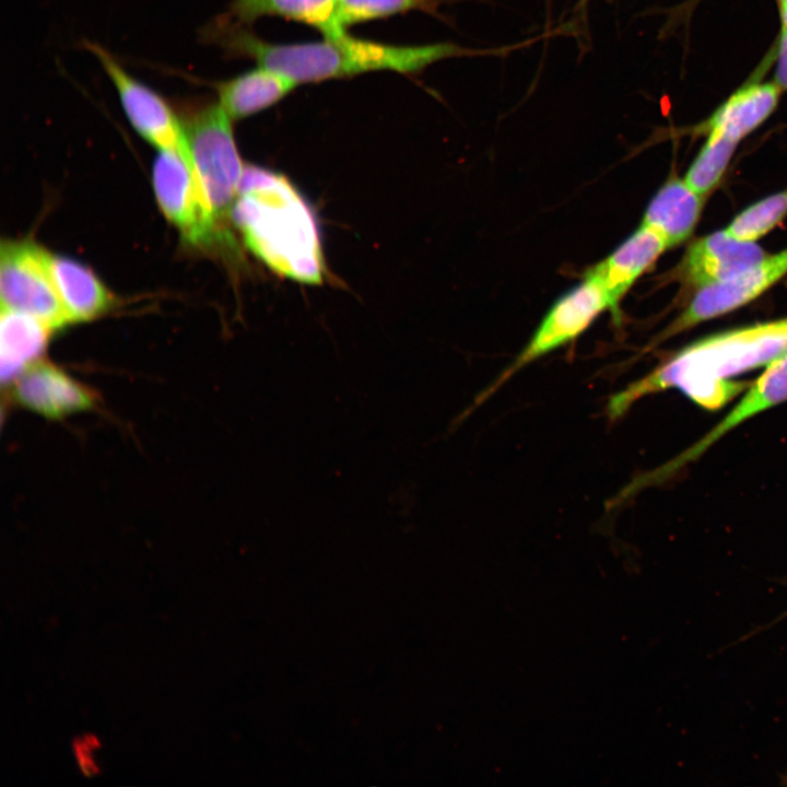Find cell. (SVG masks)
Listing matches in <instances>:
<instances>
[{
  "label": "cell",
  "mask_w": 787,
  "mask_h": 787,
  "mask_svg": "<svg viewBox=\"0 0 787 787\" xmlns=\"http://www.w3.org/2000/svg\"><path fill=\"white\" fill-rule=\"evenodd\" d=\"M231 219L271 271L304 284L322 283L326 265L315 213L286 176L245 165Z\"/></svg>",
  "instance_id": "cell-3"
},
{
  "label": "cell",
  "mask_w": 787,
  "mask_h": 787,
  "mask_svg": "<svg viewBox=\"0 0 787 787\" xmlns=\"http://www.w3.org/2000/svg\"><path fill=\"white\" fill-rule=\"evenodd\" d=\"M703 196L690 188L684 179H669L653 197L642 224L655 231L668 248L686 240L693 233L702 211Z\"/></svg>",
  "instance_id": "cell-16"
},
{
  "label": "cell",
  "mask_w": 787,
  "mask_h": 787,
  "mask_svg": "<svg viewBox=\"0 0 787 787\" xmlns=\"http://www.w3.org/2000/svg\"><path fill=\"white\" fill-rule=\"evenodd\" d=\"M667 248L655 231L641 224L608 257L586 272L603 290L614 318H619L621 298Z\"/></svg>",
  "instance_id": "cell-13"
},
{
  "label": "cell",
  "mask_w": 787,
  "mask_h": 787,
  "mask_svg": "<svg viewBox=\"0 0 787 787\" xmlns=\"http://www.w3.org/2000/svg\"><path fill=\"white\" fill-rule=\"evenodd\" d=\"M209 85L233 120L250 117L275 105L297 86L282 74L259 66Z\"/></svg>",
  "instance_id": "cell-15"
},
{
  "label": "cell",
  "mask_w": 787,
  "mask_h": 787,
  "mask_svg": "<svg viewBox=\"0 0 787 787\" xmlns=\"http://www.w3.org/2000/svg\"><path fill=\"white\" fill-rule=\"evenodd\" d=\"M200 35L228 58L250 59L296 85L379 71L413 75L439 60L467 54L453 43L397 45L355 37L348 31L322 40L273 43L226 14L210 21Z\"/></svg>",
  "instance_id": "cell-1"
},
{
  "label": "cell",
  "mask_w": 787,
  "mask_h": 787,
  "mask_svg": "<svg viewBox=\"0 0 787 787\" xmlns=\"http://www.w3.org/2000/svg\"><path fill=\"white\" fill-rule=\"evenodd\" d=\"M776 69L774 82L787 91V28L782 27L776 46Z\"/></svg>",
  "instance_id": "cell-23"
},
{
  "label": "cell",
  "mask_w": 787,
  "mask_h": 787,
  "mask_svg": "<svg viewBox=\"0 0 787 787\" xmlns=\"http://www.w3.org/2000/svg\"><path fill=\"white\" fill-rule=\"evenodd\" d=\"M787 274V248L726 280L700 287L685 309L658 337L666 340L759 297Z\"/></svg>",
  "instance_id": "cell-10"
},
{
  "label": "cell",
  "mask_w": 787,
  "mask_h": 787,
  "mask_svg": "<svg viewBox=\"0 0 787 787\" xmlns=\"http://www.w3.org/2000/svg\"><path fill=\"white\" fill-rule=\"evenodd\" d=\"M785 401H787V353L765 366L761 376L748 387L736 406L709 432L672 460L632 481L616 500L622 501L638 490L672 478L738 425Z\"/></svg>",
  "instance_id": "cell-8"
},
{
  "label": "cell",
  "mask_w": 787,
  "mask_h": 787,
  "mask_svg": "<svg viewBox=\"0 0 787 787\" xmlns=\"http://www.w3.org/2000/svg\"><path fill=\"white\" fill-rule=\"evenodd\" d=\"M765 256L755 242L739 240L723 230L692 243L679 273L685 282L700 289L731 278Z\"/></svg>",
  "instance_id": "cell-12"
},
{
  "label": "cell",
  "mask_w": 787,
  "mask_h": 787,
  "mask_svg": "<svg viewBox=\"0 0 787 787\" xmlns=\"http://www.w3.org/2000/svg\"><path fill=\"white\" fill-rule=\"evenodd\" d=\"M50 254L28 240L1 244V308L33 316L52 331L70 324L52 281Z\"/></svg>",
  "instance_id": "cell-6"
},
{
  "label": "cell",
  "mask_w": 787,
  "mask_h": 787,
  "mask_svg": "<svg viewBox=\"0 0 787 787\" xmlns=\"http://www.w3.org/2000/svg\"><path fill=\"white\" fill-rule=\"evenodd\" d=\"M782 27L787 28V0H777Z\"/></svg>",
  "instance_id": "cell-25"
},
{
  "label": "cell",
  "mask_w": 787,
  "mask_h": 787,
  "mask_svg": "<svg viewBox=\"0 0 787 787\" xmlns=\"http://www.w3.org/2000/svg\"><path fill=\"white\" fill-rule=\"evenodd\" d=\"M607 309L609 302L603 290L594 279L585 274L578 285L567 291L552 305L525 348L481 393L479 402L490 397L527 364L574 341Z\"/></svg>",
  "instance_id": "cell-7"
},
{
  "label": "cell",
  "mask_w": 787,
  "mask_h": 787,
  "mask_svg": "<svg viewBox=\"0 0 787 787\" xmlns=\"http://www.w3.org/2000/svg\"><path fill=\"white\" fill-rule=\"evenodd\" d=\"M51 329L27 314L1 308V381L11 385L31 365L39 361Z\"/></svg>",
  "instance_id": "cell-17"
},
{
  "label": "cell",
  "mask_w": 787,
  "mask_h": 787,
  "mask_svg": "<svg viewBox=\"0 0 787 787\" xmlns=\"http://www.w3.org/2000/svg\"><path fill=\"white\" fill-rule=\"evenodd\" d=\"M438 0H338L337 23L341 30L411 11L439 17Z\"/></svg>",
  "instance_id": "cell-21"
},
{
  "label": "cell",
  "mask_w": 787,
  "mask_h": 787,
  "mask_svg": "<svg viewBox=\"0 0 787 787\" xmlns=\"http://www.w3.org/2000/svg\"><path fill=\"white\" fill-rule=\"evenodd\" d=\"M95 742L92 741L90 738H86L84 740H80L75 743V753L77 757L80 764V767L82 772L85 775H92L95 773V765L93 763V759L91 755V752L93 748L95 747Z\"/></svg>",
  "instance_id": "cell-24"
},
{
  "label": "cell",
  "mask_w": 787,
  "mask_h": 787,
  "mask_svg": "<svg viewBox=\"0 0 787 787\" xmlns=\"http://www.w3.org/2000/svg\"><path fill=\"white\" fill-rule=\"evenodd\" d=\"M785 353L787 317L707 336L613 395L608 415L615 420L643 397L668 389H678L702 408L719 409L744 388L732 377L767 366Z\"/></svg>",
  "instance_id": "cell-2"
},
{
  "label": "cell",
  "mask_w": 787,
  "mask_h": 787,
  "mask_svg": "<svg viewBox=\"0 0 787 787\" xmlns=\"http://www.w3.org/2000/svg\"><path fill=\"white\" fill-rule=\"evenodd\" d=\"M787 215V189L773 193L741 211L725 228L732 237L756 242Z\"/></svg>",
  "instance_id": "cell-22"
},
{
  "label": "cell",
  "mask_w": 787,
  "mask_h": 787,
  "mask_svg": "<svg viewBox=\"0 0 787 787\" xmlns=\"http://www.w3.org/2000/svg\"><path fill=\"white\" fill-rule=\"evenodd\" d=\"M705 133L707 139L683 178L703 197L718 184L739 143L716 130Z\"/></svg>",
  "instance_id": "cell-20"
},
{
  "label": "cell",
  "mask_w": 787,
  "mask_h": 787,
  "mask_svg": "<svg viewBox=\"0 0 787 787\" xmlns=\"http://www.w3.org/2000/svg\"><path fill=\"white\" fill-rule=\"evenodd\" d=\"M84 45L96 56L115 85L122 108L138 133L161 151L178 152L190 163L180 119L165 98L130 75L101 45L91 42Z\"/></svg>",
  "instance_id": "cell-9"
},
{
  "label": "cell",
  "mask_w": 787,
  "mask_h": 787,
  "mask_svg": "<svg viewBox=\"0 0 787 787\" xmlns=\"http://www.w3.org/2000/svg\"><path fill=\"white\" fill-rule=\"evenodd\" d=\"M49 269L70 322L92 320L111 307L110 293L85 266L50 254Z\"/></svg>",
  "instance_id": "cell-18"
},
{
  "label": "cell",
  "mask_w": 787,
  "mask_h": 787,
  "mask_svg": "<svg viewBox=\"0 0 787 787\" xmlns=\"http://www.w3.org/2000/svg\"><path fill=\"white\" fill-rule=\"evenodd\" d=\"M782 90L760 77L750 80L732 93L704 122L697 133L716 130L740 142L763 124L776 109Z\"/></svg>",
  "instance_id": "cell-14"
},
{
  "label": "cell",
  "mask_w": 787,
  "mask_h": 787,
  "mask_svg": "<svg viewBox=\"0 0 787 787\" xmlns=\"http://www.w3.org/2000/svg\"><path fill=\"white\" fill-rule=\"evenodd\" d=\"M179 119L204 200L215 220L226 227L244 171L234 140L233 119L214 101L185 105Z\"/></svg>",
  "instance_id": "cell-4"
},
{
  "label": "cell",
  "mask_w": 787,
  "mask_h": 787,
  "mask_svg": "<svg viewBox=\"0 0 787 787\" xmlns=\"http://www.w3.org/2000/svg\"><path fill=\"white\" fill-rule=\"evenodd\" d=\"M11 385L16 402L49 419L85 411L95 402L87 387L44 361L31 365Z\"/></svg>",
  "instance_id": "cell-11"
},
{
  "label": "cell",
  "mask_w": 787,
  "mask_h": 787,
  "mask_svg": "<svg viewBox=\"0 0 787 787\" xmlns=\"http://www.w3.org/2000/svg\"><path fill=\"white\" fill-rule=\"evenodd\" d=\"M153 186L161 209L186 242L235 248L232 234L213 216L191 164L180 153L161 151L153 167Z\"/></svg>",
  "instance_id": "cell-5"
},
{
  "label": "cell",
  "mask_w": 787,
  "mask_h": 787,
  "mask_svg": "<svg viewBox=\"0 0 787 787\" xmlns=\"http://www.w3.org/2000/svg\"><path fill=\"white\" fill-rule=\"evenodd\" d=\"M338 0H231V19L246 26L261 17L294 21L333 37L346 32L337 23Z\"/></svg>",
  "instance_id": "cell-19"
}]
</instances>
